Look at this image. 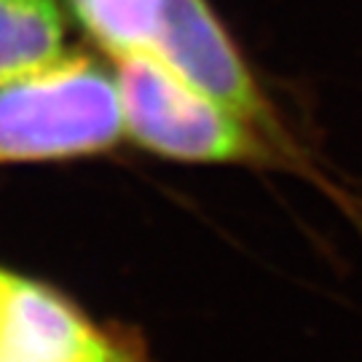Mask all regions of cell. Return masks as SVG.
<instances>
[{
    "instance_id": "6da1fadb",
    "label": "cell",
    "mask_w": 362,
    "mask_h": 362,
    "mask_svg": "<svg viewBox=\"0 0 362 362\" xmlns=\"http://www.w3.org/2000/svg\"><path fill=\"white\" fill-rule=\"evenodd\" d=\"M116 76L89 57L0 81V164H54L113 151L124 140Z\"/></svg>"
},
{
    "instance_id": "7a4b0ae2",
    "label": "cell",
    "mask_w": 362,
    "mask_h": 362,
    "mask_svg": "<svg viewBox=\"0 0 362 362\" xmlns=\"http://www.w3.org/2000/svg\"><path fill=\"white\" fill-rule=\"evenodd\" d=\"M124 129L137 148L182 164H236L263 158L255 129L158 57H116Z\"/></svg>"
},
{
    "instance_id": "3957f363",
    "label": "cell",
    "mask_w": 362,
    "mask_h": 362,
    "mask_svg": "<svg viewBox=\"0 0 362 362\" xmlns=\"http://www.w3.org/2000/svg\"><path fill=\"white\" fill-rule=\"evenodd\" d=\"M0 362H153L145 341L100 322L54 285L0 266Z\"/></svg>"
},
{
    "instance_id": "277c9868",
    "label": "cell",
    "mask_w": 362,
    "mask_h": 362,
    "mask_svg": "<svg viewBox=\"0 0 362 362\" xmlns=\"http://www.w3.org/2000/svg\"><path fill=\"white\" fill-rule=\"evenodd\" d=\"M153 52L252 129H272L255 78L207 0H164Z\"/></svg>"
},
{
    "instance_id": "5b68a950",
    "label": "cell",
    "mask_w": 362,
    "mask_h": 362,
    "mask_svg": "<svg viewBox=\"0 0 362 362\" xmlns=\"http://www.w3.org/2000/svg\"><path fill=\"white\" fill-rule=\"evenodd\" d=\"M67 11L59 0H0V81L65 54Z\"/></svg>"
},
{
    "instance_id": "8992f818",
    "label": "cell",
    "mask_w": 362,
    "mask_h": 362,
    "mask_svg": "<svg viewBox=\"0 0 362 362\" xmlns=\"http://www.w3.org/2000/svg\"><path fill=\"white\" fill-rule=\"evenodd\" d=\"M65 11L116 59L124 54L153 52L164 0H65Z\"/></svg>"
}]
</instances>
